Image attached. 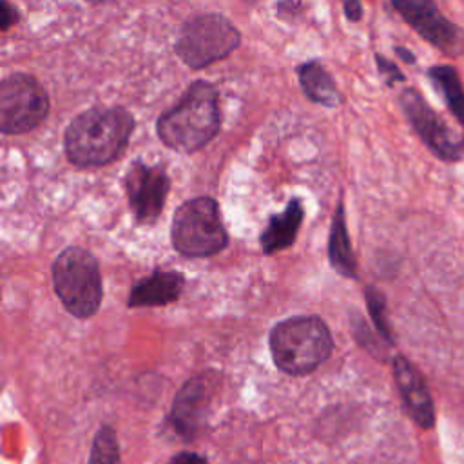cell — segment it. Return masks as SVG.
I'll use <instances>...</instances> for the list:
<instances>
[{
    "instance_id": "obj_1",
    "label": "cell",
    "mask_w": 464,
    "mask_h": 464,
    "mask_svg": "<svg viewBox=\"0 0 464 464\" xmlns=\"http://www.w3.org/2000/svg\"><path fill=\"white\" fill-rule=\"evenodd\" d=\"M134 125V116L125 107H91L65 127V156L76 167L107 165L125 150Z\"/></svg>"
},
{
    "instance_id": "obj_2",
    "label": "cell",
    "mask_w": 464,
    "mask_h": 464,
    "mask_svg": "<svg viewBox=\"0 0 464 464\" xmlns=\"http://www.w3.org/2000/svg\"><path fill=\"white\" fill-rule=\"evenodd\" d=\"M218 89L207 80H194L176 105L156 121L161 143L176 152L190 154L205 147L221 127Z\"/></svg>"
},
{
    "instance_id": "obj_3",
    "label": "cell",
    "mask_w": 464,
    "mask_h": 464,
    "mask_svg": "<svg viewBox=\"0 0 464 464\" xmlns=\"http://www.w3.org/2000/svg\"><path fill=\"white\" fill-rule=\"evenodd\" d=\"M268 346L272 361L281 372L306 375L330 357L334 337L319 315H294L272 326Z\"/></svg>"
},
{
    "instance_id": "obj_4",
    "label": "cell",
    "mask_w": 464,
    "mask_h": 464,
    "mask_svg": "<svg viewBox=\"0 0 464 464\" xmlns=\"http://www.w3.org/2000/svg\"><path fill=\"white\" fill-rule=\"evenodd\" d=\"M53 286L63 308L78 317H92L103 299V279L98 259L83 246H65L51 266Z\"/></svg>"
},
{
    "instance_id": "obj_5",
    "label": "cell",
    "mask_w": 464,
    "mask_h": 464,
    "mask_svg": "<svg viewBox=\"0 0 464 464\" xmlns=\"http://www.w3.org/2000/svg\"><path fill=\"white\" fill-rule=\"evenodd\" d=\"M170 243L185 257H210L228 245L219 205L210 196L183 201L170 223Z\"/></svg>"
},
{
    "instance_id": "obj_6",
    "label": "cell",
    "mask_w": 464,
    "mask_h": 464,
    "mask_svg": "<svg viewBox=\"0 0 464 464\" xmlns=\"http://www.w3.org/2000/svg\"><path fill=\"white\" fill-rule=\"evenodd\" d=\"M237 27L221 13H199L183 22L174 53L190 69H203L239 47Z\"/></svg>"
},
{
    "instance_id": "obj_7",
    "label": "cell",
    "mask_w": 464,
    "mask_h": 464,
    "mask_svg": "<svg viewBox=\"0 0 464 464\" xmlns=\"http://www.w3.org/2000/svg\"><path fill=\"white\" fill-rule=\"evenodd\" d=\"M45 87L27 72H11L0 83V129L24 134L36 129L49 114Z\"/></svg>"
},
{
    "instance_id": "obj_8",
    "label": "cell",
    "mask_w": 464,
    "mask_h": 464,
    "mask_svg": "<svg viewBox=\"0 0 464 464\" xmlns=\"http://www.w3.org/2000/svg\"><path fill=\"white\" fill-rule=\"evenodd\" d=\"M399 103L422 143L442 161H457L464 154V138L455 132L411 87L402 89Z\"/></svg>"
},
{
    "instance_id": "obj_9",
    "label": "cell",
    "mask_w": 464,
    "mask_h": 464,
    "mask_svg": "<svg viewBox=\"0 0 464 464\" xmlns=\"http://www.w3.org/2000/svg\"><path fill=\"white\" fill-rule=\"evenodd\" d=\"M129 208L140 225H152L165 207L170 178L161 165L134 160L123 178Z\"/></svg>"
},
{
    "instance_id": "obj_10",
    "label": "cell",
    "mask_w": 464,
    "mask_h": 464,
    "mask_svg": "<svg viewBox=\"0 0 464 464\" xmlns=\"http://www.w3.org/2000/svg\"><path fill=\"white\" fill-rule=\"evenodd\" d=\"M392 7L426 42L450 58L464 56V29L446 18L430 0H393Z\"/></svg>"
},
{
    "instance_id": "obj_11",
    "label": "cell",
    "mask_w": 464,
    "mask_h": 464,
    "mask_svg": "<svg viewBox=\"0 0 464 464\" xmlns=\"http://www.w3.org/2000/svg\"><path fill=\"white\" fill-rule=\"evenodd\" d=\"M216 381L212 372L188 379L172 402V424L183 437H194L199 430L210 402V386Z\"/></svg>"
},
{
    "instance_id": "obj_12",
    "label": "cell",
    "mask_w": 464,
    "mask_h": 464,
    "mask_svg": "<svg viewBox=\"0 0 464 464\" xmlns=\"http://www.w3.org/2000/svg\"><path fill=\"white\" fill-rule=\"evenodd\" d=\"M392 368L395 384L410 417L420 428H431L435 422V410L424 377L404 355H395L392 361Z\"/></svg>"
},
{
    "instance_id": "obj_13",
    "label": "cell",
    "mask_w": 464,
    "mask_h": 464,
    "mask_svg": "<svg viewBox=\"0 0 464 464\" xmlns=\"http://www.w3.org/2000/svg\"><path fill=\"white\" fill-rule=\"evenodd\" d=\"M185 288V276L178 270H154L150 276L132 285L127 306H165L179 299Z\"/></svg>"
},
{
    "instance_id": "obj_14",
    "label": "cell",
    "mask_w": 464,
    "mask_h": 464,
    "mask_svg": "<svg viewBox=\"0 0 464 464\" xmlns=\"http://www.w3.org/2000/svg\"><path fill=\"white\" fill-rule=\"evenodd\" d=\"M304 219V208L299 198L288 201L283 212L272 214L259 236V245L265 256H272L295 243L297 232Z\"/></svg>"
},
{
    "instance_id": "obj_15",
    "label": "cell",
    "mask_w": 464,
    "mask_h": 464,
    "mask_svg": "<svg viewBox=\"0 0 464 464\" xmlns=\"http://www.w3.org/2000/svg\"><path fill=\"white\" fill-rule=\"evenodd\" d=\"M328 261H330V266L339 276L357 279V261L350 245L343 199L337 201V207L332 216L330 236H328Z\"/></svg>"
},
{
    "instance_id": "obj_16",
    "label": "cell",
    "mask_w": 464,
    "mask_h": 464,
    "mask_svg": "<svg viewBox=\"0 0 464 464\" xmlns=\"http://www.w3.org/2000/svg\"><path fill=\"white\" fill-rule=\"evenodd\" d=\"M295 72H297L299 83L303 87V92L312 102L321 103L324 107L339 105L341 96H339V91L335 87V82L319 60L314 58V60L299 63Z\"/></svg>"
},
{
    "instance_id": "obj_17",
    "label": "cell",
    "mask_w": 464,
    "mask_h": 464,
    "mask_svg": "<svg viewBox=\"0 0 464 464\" xmlns=\"http://www.w3.org/2000/svg\"><path fill=\"white\" fill-rule=\"evenodd\" d=\"M428 78L431 80L435 89L444 96V102L457 118V121L464 125V89L455 67L433 65L428 69Z\"/></svg>"
},
{
    "instance_id": "obj_18",
    "label": "cell",
    "mask_w": 464,
    "mask_h": 464,
    "mask_svg": "<svg viewBox=\"0 0 464 464\" xmlns=\"http://www.w3.org/2000/svg\"><path fill=\"white\" fill-rule=\"evenodd\" d=\"M364 301H366V308H368V314L373 321V326H375L377 334L388 344H393L395 341H393L388 319H386V297H384V294L375 286H366L364 288Z\"/></svg>"
},
{
    "instance_id": "obj_19",
    "label": "cell",
    "mask_w": 464,
    "mask_h": 464,
    "mask_svg": "<svg viewBox=\"0 0 464 464\" xmlns=\"http://www.w3.org/2000/svg\"><path fill=\"white\" fill-rule=\"evenodd\" d=\"M89 464H120L118 440L112 428L103 426L98 430L92 442Z\"/></svg>"
},
{
    "instance_id": "obj_20",
    "label": "cell",
    "mask_w": 464,
    "mask_h": 464,
    "mask_svg": "<svg viewBox=\"0 0 464 464\" xmlns=\"http://www.w3.org/2000/svg\"><path fill=\"white\" fill-rule=\"evenodd\" d=\"M375 63H377L379 72L382 74V78L388 85H393V83L404 80V74L401 72V69L392 60L384 58L382 54H375Z\"/></svg>"
},
{
    "instance_id": "obj_21",
    "label": "cell",
    "mask_w": 464,
    "mask_h": 464,
    "mask_svg": "<svg viewBox=\"0 0 464 464\" xmlns=\"http://www.w3.org/2000/svg\"><path fill=\"white\" fill-rule=\"evenodd\" d=\"M18 22V11L7 0H0V29L7 31L11 25Z\"/></svg>"
},
{
    "instance_id": "obj_22",
    "label": "cell",
    "mask_w": 464,
    "mask_h": 464,
    "mask_svg": "<svg viewBox=\"0 0 464 464\" xmlns=\"http://www.w3.org/2000/svg\"><path fill=\"white\" fill-rule=\"evenodd\" d=\"M343 9H344V16L350 22H359L362 18V5L357 0H346L343 4Z\"/></svg>"
},
{
    "instance_id": "obj_23",
    "label": "cell",
    "mask_w": 464,
    "mask_h": 464,
    "mask_svg": "<svg viewBox=\"0 0 464 464\" xmlns=\"http://www.w3.org/2000/svg\"><path fill=\"white\" fill-rule=\"evenodd\" d=\"M167 464H207V460L203 457H199L198 453L183 451V453H178L176 457H172Z\"/></svg>"
},
{
    "instance_id": "obj_24",
    "label": "cell",
    "mask_w": 464,
    "mask_h": 464,
    "mask_svg": "<svg viewBox=\"0 0 464 464\" xmlns=\"http://www.w3.org/2000/svg\"><path fill=\"white\" fill-rule=\"evenodd\" d=\"M395 53L404 60V62H408V63H413L415 62V56H413V53L411 51H408V49H404V47H395Z\"/></svg>"
}]
</instances>
